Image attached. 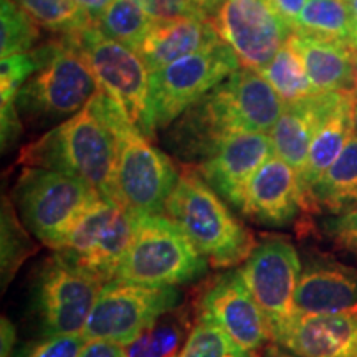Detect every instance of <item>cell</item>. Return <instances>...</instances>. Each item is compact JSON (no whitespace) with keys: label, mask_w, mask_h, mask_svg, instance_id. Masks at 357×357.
I'll use <instances>...</instances> for the list:
<instances>
[{"label":"cell","mask_w":357,"mask_h":357,"mask_svg":"<svg viewBox=\"0 0 357 357\" xmlns=\"http://www.w3.org/2000/svg\"><path fill=\"white\" fill-rule=\"evenodd\" d=\"M91 109L111 128L118 141L113 200L137 215H159L166 211L181 174L166 153L131 123L118 102L100 91L89 102Z\"/></svg>","instance_id":"6da1fadb"},{"label":"cell","mask_w":357,"mask_h":357,"mask_svg":"<svg viewBox=\"0 0 357 357\" xmlns=\"http://www.w3.org/2000/svg\"><path fill=\"white\" fill-rule=\"evenodd\" d=\"M116 160L114 132L89 105L25 147L20 158L26 167L52 169L82 178L108 200H113Z\"/></svg>","instance_id":"7a4b0ae2"},{"label":"cell","mask_w":357,"mask_h":357,"mask_svg":"<svg viewBox=\"0 0 357 357\" xmlns=\"http://www.w3.org/2000/svg\"><path fill=\"white\" fill-rule=\"evenodd\" d=\"M40 70L20 88L15 98L20 118L47 126L63 123L86 108L100 83L70 35L33 48Z\"/></svg>","instance_id":"3957f363"},{"label":"cell","mask_w":357,"mask_h":357,"mask_svg":"<svg viewBox=\"0 0 357 357\" xmlns=\"http://www.w3.org/2000/svg\"><path fill=\"white\" fill-rule=\"evenodd\" d=\"M166 213L208 265H238L247 260L257 245L252 234L236 220L197 169L181 172L167 199Z\"/></svg>","instance_id":"277c9868"},{"label":"cell","mask_w":357,"mask_h":357,"mask_svg":"<svg viewBox=\"0 0 357 357\" xmlns=\"http://www.w3.org/2000/svg\"><path fill=\"white\" fill-rule=\"evenodd\" d=\"M208 261L169 217H132V240L114 280L146 287L189 284L207 273Z\"/></svg>","instance_id":"5b68a950"},{"label":"cell","mask_w":357,"mask_h":357,"mask_svg":"<svg viewBox=\"0 0 357 357\" xmlns=\"http://www.w3.org/2000/svg\"><path fill=\"white\" fill-rule=\"evenodd\" d=\"M20 217L40 242L58 250L101 195L82 178L43 167H25L13 189Z\"/></svg>","instance_id":"8992f818"},{"label":"cell","mask_w":357,"mask_h":357,"mask_svg":"<svg viewBox=\"0 0 357 357\" xmlns=\"http://www.w3.org/2000/svg\"><path fill=\"white\" fill-rule=\"evenodd\" d=\"M240 68V60L225 42L194 53L149 75L147 137L166 129L192 105Z\"/></svg>","instance_id":"52a82bcc"},{"label":"cell","mask_w":357,"mask_h":357,"mask_svg":"<svg viewBox=\"0 0 357 357\" xmlns=\"http://www.w3.org/2000/svg\"><path fill=\"white\" fill-rule=\"evenodd\" d=\"M101 91L118 102L131 123L147 136L149 75L139 53L109 38L96 25L71 33Z\"/></svg>","instance_id":"ba28073f"},{"label":"cell","mask_w":357,"mask_h":357,"mask_svg":"<svg viewBox=\"0 0 357 357\" xmlns=\"http://www.w3.org/2000/svg\"><path fill=\"white\" fill-rule=\"evenodd\" d=\"M181 303L176 287H146L113 280L102 287L84 328L86 341L128 347L164 312Z\"/></svg>","instance_id":"9c48e42d"},{"label":"cell","mask_w":357,"mask_h":357,"mask_svg":"<svg viewBox=\"0 0 357 357\" xmlns=\"http://www.w3.org/2000/svg\"><path fill=\"white\" fill-rule=\"evenodd\" d=\"M132 240V215L113 200L100 199L79 218L56 253L102 283L116 271Z\"/></svg>","instance_id":"30bf717a"},{"label":"cell","mask_w":357,"mask_h":357,"mask_svg":"<svg viewBox=\"0 0 357 357\" xmlns=\"http://www.w3.org/2000/svg\"><path fill=\"white\" fill-rule=\"evenodd\" d=\"M105 284L58 253L45 261L33 289L35 311L43 333L83 334Z\"/></svg>","instance_id":"8fae6325"},{"label":"cell","mask_w":357,"mask_h":357,"mask_svg":"<svg viewBox=\"0 0 357 357\" xmlns=\"http://www.w3.org/2000/svg\"><path fill=\"white\" fill-rule=\"evenodd\" d=\"M200 102L223 137L271 131L287 106L260 71L245 66L208 91Z\"/></svg>","instance_id":"7c38bea8"},{"label":"cell","mask_w":357,"mask_h":357,"mask_svg":"<svg viewBox=\"0 0 357 357\" xmlns=\"http://www.w3.org/2000/svg\"><path fill=\"white\" fill-rule=\"evenodd\" d=\"M301 270L296 248L281 236H268L255 245L238 268L271 333L294 316V293Z\"/></svg>","instance_id":"4fadbf2b"},{"label":"cell","mask_w":357,"mask_h":357,"mask_svg":"<svg viewBox=\"0 0 357 357\" xmlns=\"http://www.w3.org/2000/svg\"><path fill=\"white\" fill-rule=\"evenodd\" d=\"M212 22L240 65L255 71L265 68L293 33L266 0H225Z\"/></svg>","instance_id":"5bb4252c"},{"label":"cell","mask_w":357,"mask_h":357,"mask_svg":"<svg viewBox=\"0 0 357 357\" xmlns=\"http://www.w3.org/2000/svg\"><path fill=\"white\" fill-rule=\"evenodd\" d=\"M197 319L218 326L250 357L273 341L265 314L238 270L223 273L208 284L199 301Z\"/></svg>","instance_id":"9a60e30c"},{"label":"cell","mask_w":357,"mask_h":357,"mask_svg":"<svg viewBox=\"0 0 357 357\" xmlns=\"http://www.w3.org/2000/svg\"><path fill=\"white\" fill-rule=\"evenodd\" d=\"M271 155L275 147L270 134L236 132L225 137L197 171L223 200L242 212L250 181Z\"/></svg>","instance_id":"2e32d148"},{"label":"cell","mask_w":357,"mask_h":357,"mask_svg":"<svg viewBox=\"0 0 357 357\" xmlns=\"http://www.w3.org/2000/svg\"><path fill=\"white\" fill-rule=\"evenodd\" d=\"M271 337L298 357H357V312L294 314Z\"/></svg>","instance_id":"e0dca14e"},{"label":"cell","mask_w":357,"mask_h":357,"mask_svg":"<svg viewBox=\"0 0 357 357\" xmlns=\"http://www.w3.org/2000/svg\"><path fill=\"white\" fill-rule=\"evenodd\" d=\"M305 211V194L294 169L271 155L255 172L245 192L242 213L266 227H287Z\"/></svg>","instance_id":"ac0fdd59"},{"label":"cell","mask_w":357,"mask_h":357,"mask_svg":"<svg viewBox=\"0 0 357 357\" xmlns=\"http://www.w3.org/2000/svg\"><path fill=\"white\" fill-rule=\"evenodd\" d=\"M339 312H357V270L328 258L307 261L294 293V314Z\"/></svg>","instance_id":"d6986e66"},{"label":"cell","mask_w":357,"mask_h":357,"mask_svg":"<svg viewBox=\"0 0 357 357\" xmlns=\"http://www.w3.org/2000/svg\"><path fill=\"white\" fill-rule=\"evenodd\" d=\"M346 93H316L300 101L288 102L275 128L270 131L275 154L288 162L298 176L306 166L314 134Z\"/></svg>","instance_id":"ffe728a7"},{"label":"cell","mask_w":357,"mask_h":357,"mask_svg":"<svg viewBox=\"0 0 357 357\" xmlns=\"http://www.w3.org/2000/svg\"><path fill=\"white\" fill-rule=\"evenodd\" d=\"M218 42H222V38L212 19L154 22L137 53L144 60L147 70L153 73L181 58L211 48Z\"/></svg>","instance_id":"44dd1931"},{"label":"cell","mask_w":357,"mask_h":357,"mask_svg":"<svg viewBox=\"0 0 357 357\" xmlns=\"http://www.w3.org/2000/svg\"><path fill=\"white\" fill-rule=\"evenodd\" d=\"M288 42L300 53L316 93L354 91V48L334 40L293 32Z\"/></svg>","instance_id":"7402d4cb"},{"label":"cell","mask_w":357,"mask_h":357,"mask_svg":"<svg viewBox=\"0 0 357 357\" xmlns=\"http://www.w3.org/2000/svg\"><path fill=\"white\" fill-rule=\"evenodd\" d=\"M356 93L347 91L341 102L321 124L311 142L306 166L300 174V182L305 190L314 184L342 153L349 137L356 132Z\"/></svg>","instance_id":"603a6c76"},{"label":"cell","mask_w":357,"mask_h":357,"mask_svg":"<svg viewBox=\"0 0 357 357\" xmlns=\"http://www.w3.org/2000/svg\"><path fill=\"white\" fill-rule=\"evenodd\" d=\"M354 205H357V131L333 166L305 190V211L337 215Z\"/></svg>","instance_id":"cb8c5ba5"},{"label":"cell","mask_w":357,"mask_h":357,"mask_svg":"<svg viewBox=\"0 0 357 357\" xmlns=\"http://www.w3.org/2000/svg\"><path fill=\"white\" fill-rule=\"evenodd\" d=\"M185 307H174L159 316L136 341L126 347L128 357H177L192 333Z\"/></svg>","instance_id":"d4e9b609"},{"label":"cell","mask_w":357,"mask_h":357,"mask_svg":"<svg viewBox=\"0 0 357 357\" xmlns=\"http://www.w3.org/2000/svg\"><path fill=\"white\" fill-rule=\"evenodd\" d=\"M293 32L334 40L352 47L354 29L344 0H307L293 25Z\"/></svg>","instance_id":"484cf974"},{"label":"cell","mask_w":357,"mask_h":357,"mask_svg":"<svg viewBox=\"0 0 357 357\" xmlns=\"http://www.w3.org/2000/svg\"><path fill=\"white\" fill-rule=\"evenodd\" d=\"M260 73L287 105L316 95L300 53L294 50L289 42L280 48L276 56Z\"/></svg>","instance_id":"4316f807"},{"label":"cell","mask_w":357,"mask_h":357,"mask_svg":"<svg viewBox=\"0 0 357 357\" xmlns=\"http://www.w3.org/2000/svg\"><path fill=\"white\" fill-rule=\"evenodd\" d=\"M153 24L136 0H113L96 26L109 38L137 52Z\"/></svg>","instance_id":"83f0119b"},{"label":"cell","mask_w":357,"mask_h":357,"mask_svg":"<svg viewBox=\"0 0 357 357\" xmlns=\"http://www.w3.org/2000/svg\"><path fill=\"white\" fill-rule=\"evenodd\" d=\"M40 26L60 35L95 25L73 0H15Z\"/></svg>","instance_id":"f1b7e54d"},{"label":"cell","mask_w":357,"mask_h":357,"mask_svg":"<svg viewBox=\"0 0 357 357\" xmlns=\"http://www.w3.org/2000/svg\"><path fill=\"white\" fill-rule=\"evenodd\" d=\"M40 38L38 24L15 0H0V55L2 58L33 50Z\"/></svg>","instance_id":"f546056e"},{"label":"cell","mask_w":357,"mask_h":357,"mask_svg":"<svg viewBox=\"0 0 357 357\" xmlns=\"http://www.w3.org/2000/svg\"><path fill=\"white\" fill-rule=\"evenodd\" d=\"M177 357H250V354L218 326L197 319Z\"/></svg>","instance_id":"4dcf8cb0"},{"label":"cell","mask_w":357,"mask_h":357,"mask_svg":"<svg viewBox=\"0 0 357 357\" xmlns=\"http://www.w3.org/2000/svg\"><path fill=\"white\" fill-rule=\"evenodd\" d=\"M32 252V243L24 234L17 217L13 215L12 205L3 204L2 211V280L3 287L15 275L17 268Z\"/></svg>","instance_id":"1f68e13d"},{"label":"cell","mask_w":357,"mask_h":357,"mask_svg":"<svg viewBox=\"0 0 357 357\" xmlns=\"http://www.w3.org/2000/svg\"><path fill=\"white\" fill-rule=\"evenodd\" d=\"M40 70V63L33 50L2 58V78H0V96L2 102L15 101L20 88Z\"/></svg>","instance_id":"d6a6232c"},{"label":"cell","mask_w":357,"mask_h":357,"mask_svg":"<svg viewBox=\"0 0 357 357\" xmlns=\"http://www.w3.org/2000/svg\"><path fill=\"white\" fill-rule=\"evenodd\" d=\"M86 342L83 334H45L22 347L17 357H79Z\"/></svg>","instance_id":"836d02e7"},{"label":"cell","mask_w":357,"mask_h":357,"mask_svg":"<svg viewBox=\"0 0 357 357\" xmlns=\"http://www.w3.org/2000/svg\"><path fill=\"white\" fill-rule=\"evenodd\" d=\"M153 22L177 19H208L194 0H136Z\"/></svg>","instance_id":"e575fe53"},{"label":"cell","mask_w":357,"mask_h":357,"mask_svg":"<svg viewBox=\"0 0 357 357\" xmlns=\"http://www.w3.org/2000/svg\"><path fill=\"white\" fill-rule=\"evenodd\" d=\"M323 231L336 247L357 255V205L324 218Z\"/></svg>","instance_id":"d590c367"},{"label":"cell","mask_w":357,"mask_h":357,"mask_svg":"<svg viewBox=\"0 0 357 357\" xmlns=\"http://www.w3.org/2000/svg\"><path fill=\"white\" fill-rule=\"evenodd\" d=\"M22 134V121L15 101L2 102V151L10 147L19 141Z\"/></svg>","instance_id":"8d00e7d4"},{"label":"cell","mask_w":357,"mask_h":357,"mask_svg":"<svg viewBox=\"0 0 357 357\" xmlns=\"http://www.w3.org/2000/svg\"><path fill=\"white\" fill-rule=\"evenodd\" d=\"M79 357H128L126 347L109 341H88Z\"/></svg>","instance_id":"74e56055"},{"label":"cell","mask_w":357,"mask_h":357,"mask_svg":"<svg viewBox=\"0 0 357 357\" xmlns=\"http://www.w3.org/2000/svg\"><path fill=\"white\" fill-rule=\"evenodd\" d=\"M266 2L293 29L294 22L300 17L307 0H266Z\"/></svg>","instance_id":"f35d334b"},{"label":"cell","mask_w":357,"mask_h":357,"mask_svg":"<svg viewBox=\"0 0 357 357\" xmlns=\"http://www.w3.org/2000/svg\"><path fill=\"white\" fill-rule=\"evenodd\" d=\"M73 2L86 13L93 24L98 25V20H100L102 12L108 8V6L113 0H73Z\"/></svg>","instance_id":"ab89813d"},{"label":"cell","mask_w":357,"mask_h":357,"mask_svg":"<svg viewBox=\"0 0 357 357\" xmlns=\"http://www.w3.org/2000/svg\"><path fill=\"white\" fill-rule=\"evenodd\" d=\"M2 357H10L15 346V328L7 318H2Z\"/></svg>","instance_id":"60d3db41"},{"label":"cell","mask_w":357,"mask_h":357,"mask_svg":"<svg viewBox=\"0 0 357 357\" xmlns=\"http://www.w3.org/2000/svg\"><path fill=\"white\" fill-rule=\"evenodd\" d=\"M252 357H298V356H294L293 352L284 349V347L280 346L278 342L270 341L265 347H261V349L255 352Z\"/></svg>","instance_id":"b9f144b4"},{"label":"cell","mask_w":357,"mask_h":357,"mask_svg":"<svg viewBox=\"0 0 357 357\" xmlns=\"http://www.w3.org/2000/svg\"><path fill=\"white\" fill-rule=\"evenodd\" d=\"M194 2L207 13L208 19H213V17L217 15V12L220 10L222 3L225 2V0H194Z\"/></svg>","instance_id":"7bdbcfd3"},{"label":"cell","mask_w":357,"mask_h":357,"mask_svg":"<svg viewBox=\"0 0 357 357\" xmlns=\"http://www.w3.org/2000/svg\"><path fill=\"white\" fill-rule=\"evenodd\" d=\"M347 8H349L352 29H354V40H352V48L357 50V0H344Z\"/></svg>","instance_id":"ee69618b"},{"label":"cell","mask_w":357,"mask_h":357,"mask_svg":"<svg viewBox=\"0 0 357 357\" xmlns=\"http://www.w3.org/2000/svg\"><path fill=\"white\" fill-rule=\"evenodd\" d=\"M354 93L357 95V50L354 52Z\"/></svg>","instance_id":"f6af8a7d"},{"label":"cell","mask_w":357,"mask_h":357,"mask_svg":"<svg viewBox=\"0 0 357 357\" xmlns=\"http://www.w3.org/2000/svg\"><path fill=\"white\" fill-rule=\"evenodd\" d=\"M354 118H356V131H357V95H356V109H354Z\"/></svg>","instance_id":"bcb514c9"}]
</instances>
